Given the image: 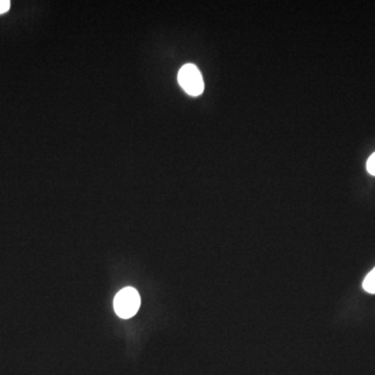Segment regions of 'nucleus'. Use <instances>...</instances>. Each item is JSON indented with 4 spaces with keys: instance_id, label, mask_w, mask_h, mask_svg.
Here are the masks:
<instances>
[{
    "instance_id": "20e7f679",
    "label": "nucleus",
    "mask_w": 375,
    "mask_h": 375,
    "mask_svg": "<svg viewBox=\"0 0 375 375\" xmlns=\"http://www.w3.org/2000/svg\"><path fill=\"white\" fill-rule=\"evenodd\" d=\"M367 170L370 174L375 176V152L369 158L368 162H367Z\"/></svg>"
},
{
    "instance_id": "39448f33",
    "label": "nucleus",
    "mask_w": 375,
    "mask_h": 375,
    "mask_svg": "<svg viewBox=\"0 0 375 375\" xmlns=\"http://www.w3.org/2000/svg\"><path fill=\"white\" fill-rule=\"evenodd\" d=\"M10 2L8 0H0V15L10 10Z\"/></svg>"
},
{
    "instance_id": "f03ea898",
    "label": "nucleus",
    "mask_w": 375,
    "mask_h": 375,
    "mask_svg": "<svg viewBox=\"0 0 375 375\" xmlns=\"http://www.w3.org/2000/svg\"><path fill=\"white\" fill-rule=\"evenodd\" d=\"M177 78L183 91L189 95L199 96L203 92V78L195 65L187 64L181 67Z\"/></svg>"
},
{
    "instance_id": "f257e3e1",
    "label": "nucleus",
    "mask_w": 375,
    "mask_h": 375,
    "mask_svg": "<svg viewBox=\"0 0 375 375\" xmlns=\"http://www.w3.org/2000/svg\"><path fill=\"white\" fill-rule=\"evenodd\" d=\"M140 303L141 299L139 293L133 288H125L115 297V312L121 318L128 319L138 312Z\"/></svg>"
},
{
    "instance_id": "7ed1b4c3",
    "label": "nucleus",
    "mask_w": 375,
    "mask_h": 375,
    "mask_svg": "<svg viewBox=\"0 0 375 375\" xmlns=\"http://www.w3.org/2000/svg\"><path fill=\"white\" fill-rule=\"evenodd\" d=\"M362 288L368 293L375 294V268L371 270L364 279Z\"/></svg>"
}]
</instances>
